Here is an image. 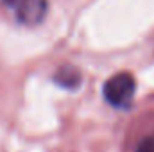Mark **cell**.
<instances>
[{
  "label": "cell",
  "mask_w": 154,
  "mask_h": 152,
  "mask_svg": "<svg viewBox=\"0 0 154 152\" xmlns=\"http://www.w3.org/2000/svg\"><path fill=\"white\" fill-rule=\"evenodd\" d=\"M136 91V79L129 72H118L111 75L102 86L104 100L115 109H127Z\"/></svg>",
  "instance_id": "obj_1"
},
{
  "label": "cell",
  "mask_w": 154,
  "mask_h": 152,
  "mask_svg": "<svg viewBox=\"0 0 154 152\" xmlns=\"http://www.w3.org/2000/svg\"><path fill=\"white\" fill-rule=\"evenodd\" d=\"M16 16V20L23 25L39 23L48 9L47 0H2Z\"/></svg>",
  "instance_id": "obj_2"
},
{
  "label": "cell",
  "mask_w": 154,
  "mask_h": 152,
  "mask_svg": "<svg viewBox=\"0 0 154 152\" xmlns=\"http://www.w3.org/2000/svg\"><path fill=\"white\" fill-rule=\"evenodd\" d=\"M52 81L57 86L65 88V90H75L77 86L81 84V74H79V70H75L74 66H61L54 74Z\"/></svg>",
  "instance_id": "obj_3"
},
{
  "label": "cell",
  "mask_w": 154,
  "mask_h": 152,
  "mask_svg": "<svg viewBox=\"0 0 154 152\" xmlns=\"http://www.w3.org/2000/svg\"><path fill=\"white\" fill-rule=\"evenodd\" d=\"M134 152H154V132L149 134V136H145V138L138 143V147H136Z\"/></svg>",
  "instance_id": "obj_4"
}]
</instances>
